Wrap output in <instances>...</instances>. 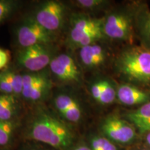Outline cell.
Segmentation results:
<instances>
[{"label":"cell","instance_id":"6da1fadb","mask_svg":"<svg viewBox=\"0 0 150 150\" xmlns=\"http://www.w3.org/2000/svg\"><path fill=\"white\" fill-rule=\"evenodd\" d=\"M27 138L46 144L58 150H70L74 135L70 127L50 114L40 112L28 125Z\"/></svg>","mask_w":150,"mask_h":150},{"label":"cell","instance_id":"7a4b0ae2","mask_svg":"<svg viewBox=\"0 0 150 150\" xmlns=\"http://www.w3.org/2000/svg\"><path fill=\"white\" fill-rule=\"evenodd\" d=\"M115 67L127 83L150 90V51L141 45H131L121 52Z\"/></svg>","mask_w":150,"mask_h":150},{"label":"cell","instance_id":"3957f363","mask_svg":"<svg viewBox=\"0 0 150 150\" xmlns=\"http://www.w3.org/2000/svg\"><path fill=\"white\" fill-rule=\"evenodd\" d=\"M139 4L112 11L104 17V33L106 38L131 44L136 35L135 20Z\"/></svg>","mask_w":150,"mask_h":150},{"label":"cell","instance_id":"277c9868","mask_svg":"<svg viewBox=\"0 0 150 150\" xmlns=\"http://www.w3.org/2000/svg\"><path fill=\"white\" fill-rule=\"evenodd\" d=\"M99 131L101 134L117 145H134L140 138L134 125L116 114L104 117L99 125Z\"/></svg>","mask_w":150,"mask_h":150},{"label":"cell","instance_id":"5b68a950","mask_svg":"<svg viewBox=\"0 0 150 150\" xmlns=\"http://www.w3.org/2000/svg\"><path fill=\"white\" fill-rule=\"evenodd\" d=\"M104 18H96L81 16L74 19L70 38L74 45L82 47L104 39Z\"/></svg>","mask_w":150,"mask_h":150},{"label":"cell","instance_id":"8992f818","mask_svg":"<svg viewBox=\"0 0 150 150\" xmlns=\"http://www.w3.org/2000/svg\"><path fill=\"white\" fill-rule=\"evenodd\" d=\"M17 39L23 48L51 42L52 33L40 25L35 19H27L17 30Z\"/></svg>","mask_w":150,"mask_h":150},{"label":"cell","instance_id":"52a82bcc","mask_svg":"<svg viewBox=\"0 0 150 150\" xmlns=\"http://www.w3.org/2000/svg\"><path fill=\"white\" fill-rule=\"evenodd\" d=\"M65 14V6L56 1H47L37 9L35 20L50 32L57 31L62 27Z\"/></svg>","mask_w":150,"mask_h":150},{"label":"cell","instance_id":"ba28073f","mask_svg":"<svg viewBox=\"0 0 150 150\" xmlns=\"http://www.w3.org/2000/svg\"><path fill=\"white\" fill-rule=\"evenodd\" d=\"M18 61L24 68L31 72H38L50 64L52 60L45 45H37L22 49L18 54Z\"/></svg>","mask_w":150,"mask_h":150},{"label":"cell","instance_id":"9c48e42d","mask_svg":"<svg viewBox=\"0 0 150 150\" xmlns=\"http://www.w3.org/2000/svg\"><path fill=\"white\" fill-rule=\"evenodd\" d=\"M117 100L127 106H139L150 101V90L128 83L117 87Z\"/></svg>","mask_w":150,"mask_h":150},{"label":"cell","instance_id":"30bf717a","mask_svg":"<svg viewBox=\"0 0 150 150\" xmlns=\"http://www.w3.org/2000/svg\"><path fill=\"white\" fill-rule=\"evenodd\" d=\"M79 57L86 68L97 70L106 64L108 59V52L104 46L97 42L81 47Z\"/></svg>","mask_w":150,"mask_h":150},{"label":"cell","instance_id":"8fae6325","mask_svg":"<svg viewBox=\"0 0 150 150\" xmlns=\"http://www.w3.org/2000/svg\"><path fill=\"white\" fill-rule=\"evenodd\" d=\"M55 106L60 115L69 122L76 124L82 118V110L77 101L66 94L57 95L54 101Z\"/></svg>","mask_w":150,"mask_h":150},{"label":"cell","instance_id":"7c38bea8","mask_svg":"<svg viewBox=\"0 0 150 150\" xmlns=\"http://www.w3.org/2000/svg\"><path fill=\"white\" fill-rule=\"evenodd\" d=\"M135 31L141 45L150 51V9L144 4L140 3L137 9Z\"/></svg>","mask_w":150,"mask_h":150},{"label":"cell","instance_id":"4fadbf2b","mask_svg":"<svg viewBox=\"0 0 150 150\" xmlns=\"http://www.w3.org/2000/svg\"><path fill=\"white\" fill-rule=\"evenodd\" d=\"M93 98L99 104L109 105L117 99V87L108 79H99L91 86Z\"/></svg>","mask_w":150,"mask_h":150},{"label":"cell","instance_id":"5bb4252c","mask_svg":"<svg viewBox=\"0 0 150 150\" xmlns=\"http://www.w3.org/2000/svg\"><path fill=\"white\" fill-rule=\"evenodd\" d=\"M136 129L141 137L150 131V101L136 108L127 112L123 116Z\"/></svg>","mask_w":150,"mask_h":150},{"label":"cell","instance_id":"9a60e30c","mask_svg":"<svg viewBox=\"0 0 150 150\" xmlns=\"http://www.w3.org/2000/svg\"><path fill=\"white\" fill-rule=\"evenodd\" d=\"M17 102L14 95H0V120L11 121L17 112Z\"/></svg>","mask_w":150,"mask_h":150},{"label":"cell","instance_id":"2e32d148","mask_svg":"<svg viewBox=\"0 0 150 150\" xmlns=\"http://www.w3.org/2000/svg\"><path fill=\"white\" fill-rule=\"evenodd\" d=\"M50 87H51L50 81L48 79L47 76H45L29 90L22 93V96L25 99L31 101L39 100L48 93Z\"/></svg>","mask_w":150,"mask_h":150},{"label":"cell","instance_id":"e0dca14e","mask_svg":"<svg viewBox=\"0 0 150 150\" xmlns=\"http://www.w3.org/2000/svg\"><path fill=\"white\" fill-rule=\"evenodd\" d=\"M88 145L92 150H119L117 145L101 134H92Z\"/></svg>","mask_w":150,"mask_h":150},{"label":"cell","instance_id":"ac0fdd59","mask_svg":"<svg viewBox=\"0 0 150 150\" xmlns=\"http://www.w3.org/2000/svg\"><path fill=\"white\" fill-rule=\"evenodd\" d=\"M50 66L52 73L59 80L65 82V83H76L74 78L66 70V68L60 63L59 60L56 59V57L52 59L50 63Z\"/></svg>","mask_w":150,"mask_h":150},{"label":"cell","instance_id":"d6986e66","mask_svg":"<svg viewBox=\"0 0 150 150\" xmlns=\"http://www.w3.org/2000/svg\"><path fill=\"white\" fill-rule=\"evenodd\" d=\"M16 130L13 120L4 121L0 120V146L8 145L11 142Z\"/></svg>","mask_w":150,"mask_h":150},{"label":"cell","instance_id":"ffe728a7","mask_svg":"<svg viewBox=\"0 0 150 150\" xmlns=\"http://www.w3.org/2000/svg\"><path fill=\"white\" fill-rule=\"evenodd\" d=\"M13 91V95H22L23 90V76L13 71H5Z\"/></svg>","mask_w":150,"mask_h":150},{"label":"cell","instance_id":"44dd1931","mask_svg":"<svg viewBox=\"0 0 150 150\" xmlns=\"http://www.w3.org/2000/svg\"><path fill=\"white\" fill-rule=\"evenodd\" d=\"M108 3L109 1L104 0H79L76 1L77 5L81 8L91 11L99 10L104 8Z\"/></svg>","mask_w":150,"mask_h":150},{"label":"cell","instance_id":"7402d4cb","mask_svg":"<svg viewBox=\"0 0 150 150\" xmlns=\"http://www.w3.org/2000/svg\"><path fill=\"white\" fill-rule=\"evenodd\" d=\"M17 3L13 1L0 0V23L5 20L16 9Z\"/></svg>","mask_w":150,"mask_h":150},{"label":"cell","instance_id":"603a6c76","mask_svg":"<svg viewBox=\"0 0 150 150\" xmlns=\"http://www.w3.org/2000/svg\"><path fill=\"white\" fill-rule=\"evenodd\" d=\"M22 76H23V90H22V93H23L42 79L45 75L39 73H31V74H25Z\"/></svg>","mask_w":150,"mask_h":150},{"label":"cell","instance_id":"cb8c5ba5","mask_svg":"<svg viewBox=\"0 0 150 150\" xmlns=\"http://www.w3.org/2000/svg\"><path fill=\"white\" fill-rule=\"evenodd\" d=\"M0 92L4 95H13V91L6 72L0 74Z\"/></svg>","mask_w":150,"mask_h":150},{"label":"cell","instance_id":"d4e9b609","mask_svg":"<svg viewBox=\"0 0 150 150\" xmlns=\"http://www.w3.org/2000/svg\"><path fill=\"white\" fill-rule=\"evenodd\" d=\"M9 61V54L6 50L0 48V70L8 64Z\"/></svg>","mask_w":150,"mask_h":150},{"label":"cell","instance_id":"484cf974","mask_svg":"<svg viewBox=\"0 0 150 150\" xmlns=\"http://www.w3.org/2000/svg\"><path fill=\"white\" fill-rule=\"evenodd\" d=\"M70 150H92L88 144H86L85 142H82L77 144L76 145H74Z\"/></svg>","mask_w":150,"mask_h":150},{"label":"cell","instance_id":"4316f807","mask_svg":"<svg viewBox=\"0 0 150 150\" xmlns=\"http://www.w3.org/2000/svg\"><path fill=\"white\" fill-rule=\"evenodd\" d=\"M143 141V146L148 150H150V131L140 137Z\"/></svg>","mask_w":150,"mask_h":150},{"label":"cell","instance_id":"83f0119b","mask_svg":"<svg viewBox=\"0 0 150 150\" xmlns=\"http://www.w3.org/2000/svg\"><path fill=\"white\" fill-rule=\"evenodd\" d=\"M134 150H148L147 148H146L145 147H137L136 149H135Z\"/></svg>","mask_w":150,"mask_h":150},{"label":"cell","instance_id":"f1b7e54d","mask_svg":"<svg viewBox=\"0 0 150 150\" xmlns=\"http://www.w3.org/2000/svg\"><path fill=\"white\" fill-rule=\"evenodd\" d=\"M28 150H42V149H28Z\"/></svg>","mask_w":150,"mask_h":150}]
</instances>
